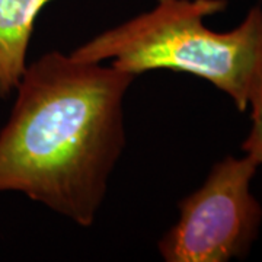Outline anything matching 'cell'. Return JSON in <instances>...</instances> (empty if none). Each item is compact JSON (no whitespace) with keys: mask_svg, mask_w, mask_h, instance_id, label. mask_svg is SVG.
<instances>
[{"mask_svg":"<svg viewBox=\"0 0 262 262\" xmlns=\"http://www.w3.org/2000/svg\"><path fill=\"white\" fill-rule=\"evenodd\" d=\"M136 76L57 51L27 66L0 131V194L16 191L88 227L125 143Z\"/></svg>","mask_w":262,"mask_h":262,"instance_id":"1","label":"cell"},{"mask_svg":"<svg viewBox=\"0 0 262 262\" xmlns=\"http://www.w3.org/2000/svg\"><path fill=\"white\" fill-rule=\"evenodd\" d=\"M225 0H159L70 54L137 76L150 70L195 75L227 94L245 111L262 72V10L253 8L233 31L215 32L204 18L222 12Z\"/></svg>","mask_w":262,"mask_h":262,"instance_id":"2","label":"cell"},{"mask_svg":"<svg viewBox=\"0 0 262 262\" xmlns=\"http://www.w3.org/2000/svg\"><path fill=\"white\" fill-rule=\"evenodd\" d=\"M258 163L248 155L226 158L204 185L179 203V219L159 242L166 262H226L248 253L262 208L251 194Z\"/></svg>","mask_w":262,"mask_h":262,"instance_id":"3","label":"cell"},{"mask_svg":"<svg viewBox=\"0 0 262 262\" xmlns=\"http://www.w3.org/2000/svg\"><path fill=\"white\" fill-rule=\"evenodd\" d=\"M51 0H0V98H9L27 69L39 12Z\"/></svg>","mask_w":262,"mask_h":262,"instance_id":"4","label":"cell"},{"mask_svg":"<svg viewBox=\"0 0 262 262\" xmlns=\"http://www.w3.org/2000/svg\"><path fill=\"white\" fill-rule=\"evenodd\" d=\"M249 105L252 106V128L242 147L249 158L262 165V72L251 94Z\"/></svg>","mask_w":262,"mask_h":262,"instance_id":"5","label":"cell"}]
</instances>
